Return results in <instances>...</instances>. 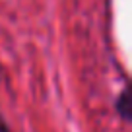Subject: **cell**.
<instances>
[{
	"mask_svg": "<svg viewBox=\"0 0 132 132\" xmlns=\"http://www.w3.org/2000/svg\"><path fill=\"white\" fill-rule=\"evenodd\" d=\"M117 109H119V113L124 117V119H130L132 107H130V97H128V89H124V91H122V95L119 97V103H117Z\"/></svg>",
	"mask_w": 132,
	"mask_h": 132,
	"instance_id": "1",
	"label": "cell"
}]
</instances>
